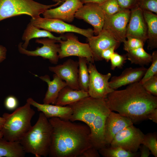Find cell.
Instances as JSON below:
<instances>
[{"instance_id": "6da1fadb", "label": "cell", "mask_w": 157, "mask_h": 157, "mask_svg": "<svg viewBox=\"0 0 157 157\" xmlns=\"http://www.w3.org/2000/svg\"><path fill=\"white\" fill-rule=\"evenodd\" d=\"M52 127L49 156L51 157H79L92 147L90 130L85 124L58 117L48 119Z\"/></svg>"}, {"instance_id": "7a4b0ae2", "label": "cell", "mask_w": 157, "mask_h": 157, "mask_svg": "<svg viewBox=\"0 0 157 157\" xmlns=\"http://www.w3.org/2000/svg\"><path fill=\"white\" fill-rule=\"evenodd\" d=\"M111 111L131 120L133 124L147 119L157 108V97L147 91L140 82L129 84L122 90H114L105 99Z\"/></svg>"}, {"instance_id": "3957f363", "label": "cell", "mask_w": 157, "mask_h": 157, "mask_svg": "<svg viewBox=\"0 0 157 157\" xmlns=\"http://www.w3.org/2000/svg\"><path fill=\"white\" fill-rule=\"evenodd\" d=\"M52 130L48 119L41 112L36 122L19 141L26 153L36 157H47L49 155Z\"/></svg>"}, {"instance_id": "277c9868", "label": "cell", "mask_w": 157, "mask_h": 157, "mask_svg": "<svg viewBox=\"0 0 157 157\" xmlns=\"http://www.w3.org/2000/svg\"><path fill=\"white\" fill-rule=\"evenodd\" d=\"M31 106L26 102L12 113L3 114L4 122L0 131L5 140L10 142L19 141L30 129L31 121L35 113Z\"/></svg>"}, {"instance_id": "5b68a950", "label": "cell", "mask_w": 157, "mask_h": 157, "mask_svg": "<svg viewBox=\"0 0 157 157\" xmlns=\"http://www.w3.org/2000/svg\"><path fill=\"white\" fill-rule=\"evenodd\" d=\"M44 4L33 0H0V21L13 17L26 15L32 18L40 16L46 10L61 4Z\"/></svg>"}, {"instance_id": "8992f818", "label": "cell", "mask_w": 157, "mask_h": 157, "mask_svg": "<svg viewBox=\"0 0 157 157\" xmlns=\"http://www.w3.org/2000/svg\"><path fill=\"white\" fill-rule=\"evenodd\" d=\"M30 22L37 28L57 33L63 34L64 33H74L81 35L87 38L94 34L93 29L91 28L83 29L74 25L56 19L42 17L40 16L31 18Z\"/></svg>"}, {"instance_id": "52a82bcc", "label": "cell", "mask_w": 157, "mask_h": 157, "mask_svg": "<svg viewBox=\"0 0 157 157\" xmlns=\"http://www.w3.org/2000/svg\"><path fill=\"white\" fill-rule=\"evenodd\" d=\"M64 35L65 39L58 42L60 45L58 52L59 58L77 56L86 58L88 63L94 62V56L88 43L80 42L78 37L72 33H67Z\"/></svg>"}, {"instance_id": "ba28073f", "label": "cell", "mask_w": 157, "mask_h": 157, "mask_svg": "<svg viewBox=\"0 0 157 157\" xmlns=\"http://www.w3.org/2000/svg\"><path fill=\"white\" fill-rule=\"evenodd\" d=\"M89 82L88 92L90 97L96 99H106L113 89L110 88L109 80L110 73L104 74L99 72L93 63H88Z\"/></svg>"}, {"instance_id": "9c48e42d", "label": "cell", "mask_w": 157, "mask_h": 157, "mask_svg": "<svg viewBox=\"0 0 157 157\" xmlns=\"http://www.w3.org/2000/svg\"><path fill=\"white\" fill-rule=\"evenodd\" d=\"M144 135L139 129L132 125L117 134L110 145L120 147L130 152H136L142 144Z\"/></svg>"}, {"instance_id": "30bf717a", "label": "cell", "mask_w": 157, "mask_h": 157, "mask_svg": "<svg viewBox=\"0 0 157 157\" xmlns=\"http://www.w3.org/2000/svg\"><path fill=\"white\" fill-rule=\"evenodd\" d=\"M36 43L42 44L41 47H38L33 51H29L23 48L22 46V43L20 42L18 45L19 52L28 56L42 57L45 59H48L50 62L54 64H56L58 61L59 57L58 52L60 49L59 44H56L58 42L56 40L45 38L41 39H36Z\"/></svg>"}, {"instance_id": "8fae6325", "label": "cell", "mask_w": 157, "mask_h": 157, "mask_svg": "<svg viewBox=\"0 0 157 157\" xmlns=\"http://www.w3.org/2000/svg\"><path fill=\"white\" fill-rule=\"evenodd\" d=\"M131 13L129 9H122L116 13L111 15H105L103 29L110 33L120 43L126 40L127 25Z\"/></svg>"}, {"instance_id": "7c38bea8", "label": "cell", "mask_w": 157, "mask_h": 157, "mask_svg": "<svg viewBox=\"0 0 157 157\" xmlns=\"http://www.w3.org/2000/svg\"><path fill=\"white\" fill-rule=\"evenodd\" d=\"M75 18L83 20L91 25L93 27L94 34L97 35L103 29L105 15L98 4L88 3L83 4L78 10Z\"/></svg>"}, {"instance_id": "4fadbf2b", "label": "cell", "mask_w": 157, "mask_h": 157, "mask_svg": "<svg viewBox=\"0 0 157 157\" xmlns=\"http://www.w3.org/2000/svg\"><path fill=\"white\" fill-rule=\"evenodd\" d=\"M111 111L106 101L99 110L96 119L90 129L92 146L98 150L106 147L104 136L105 127L107 118Z\"/></svg>"}, {"instance_id": "5bb4252c", "label": "cell", "mask_w": 157, "mask_h": 157, "mask_svg": "<svg viewBox=\"0 0 157 157\" xmlns=\"http://www.w3.org/2000/svg\"><path fill=\"white\" fill-rule=\"evenodd\" d=\"M49 69L64 81L68 87L74 90H80L78 81V61L69 59L62 64L49 66Z\"/></svg>"}, {"instance_id": "9a60e30c", "label": "cell", "mask_w": 157, "mask_h": 157, "mask_svg": "<svg viewBox=\"0 0 157 157\" xmlns=\"http://www.w3.org/2000/svg\"><path fill=\"white\" fill-rule=\"evenodd\" d=\"M83 4L80 0H64L59 6L47 9L42 14L44 18L56 19L70 23L74 20L76 12Z\"/></svg>"}, {"instance_id": "2e32d148", "label": "cell", "mask_w": 157, "mask_h": 157, "mask_svg": "<svg viewBox=\"0 0 157 157\" xmlns=\"http://www.w3.org/2000/svg\"><path fill=\"white\" fill-rule=\"evenodd\" d=\"M130 10V18L126 28V37L136 38L145 42L147 39V27L143 11L137 5Z\"/></svg>"}, {"instance_id": "e0dca14e", "label": "cell", "mask_w": 157, "mask_h": 157, "mask_svg": "<svg viewBox=\"0 0 157 157\" xmlns=\"http://www.w3.org/2000/svg\"><path fill=\"white\" fill-rule=\"evenodd\" d=\"M133 124L128 118L111 111L107 118L105 127L104 136L106 147L110 146L119 132Z\"/></svg>"}, {"instance_id": "ac0fdd59", "label": "cell", "mask_w": 157, "mask_h": 157, "mask_svg": "<svg viewBox=\"0 0 157 157\" xmlns=\"http://www.w3.org/2000/svg\"><path fill=\"white\" fill-rule=\"evenodd\" d=\"M88 44L92 53L94 60L103 59L101 57L102 51L113 46L119 47L120 43L106 30L103 29L96 36L87 38Z\"/></svg>"}, {"instance_id": "d6986e66", "label": "cell", "mask_w": 157, "mask_h": 157, "mask_svg": "<svg viewBox=\"0 0 157 157\" xmlns=\"http://www.w3.org/2000/svg\"><path fill=\"white\" fill-rule=\"evenodd\" d=\"M26 102L36 108L38 111L43 113L48 119L55 117L64 120H69L72 114V109L68 105L62 106L50 104H40L31 97L27 99Z\"/></svg>"}, {"instance_id": "ffe728a7", "label": "cell", "mask_w": 157, "mask_h": 157, "mask_svg": "<svg viewBox=\"0 0 157 157\" xmlns=\"http://www.w3.org/2000/svg\"><path fill=\"white\" fill-rule=\"evenodd\" d=\"M147 69L144 66L125 69L118 76H114L109 81L111 88L115 90L123 86L139 82L144 76Z\"/></svg>"}, {"instance_id": "44dd1931", "label": "cell", "mask_w": 157, "mask_h": 157, "mask_svg": "<svg viewBox=\"0 0 157 157\" xmlns=\"http://www.w3.org/2000/svg\"><path fill=\"white\" fill-rule=\"evenodd\" d=\"M37 76L48 85V89L43 100V103L54 104L60 91L67 85L66 82L55 74L52 80L47 75Z\"/></svg>"}, {"instance_id": "7402d4cb", "label": "cell", "mask_w": 157, "mask_h": 157, "mask_svg": "<svg viewBox=\"0 0 157 157\" xmlns=\"http://www.w3.org/2000/svg\"><path fill=\"white\" fill-rule=\"evenodd\" d=\"M90 97L88 92L73 89L67 85L60 92L55 105L65 106Z\"/></svg>"}, {"instance_id": "603a6c76", "label": "cell", "mask_w": 157, "mask_h": 157, "mask_svg": "<svg viewBox=\"0 0 157 157\" xmlns=\"http://www.w3.org/2000/svg\"><path fill=\"white\" fill-rule=\"evenodd\" d=\"M45 38L54 39L58 40V42L61 40L65 39L64 35L59 37H56L49 31L44 29L41 30L37 28L30 22L27 24L22 36V40L24 42L22 43V47L26 49L31 39Z\"/></svg>"}, {"instance_id": "cb8c5ba5", "label": "cell", "mask_w": 157, "mask_h": 157, "mask_svg": "<svg viewBox=\"0 0 157 157\" xmlns=\"http://www.w3.org/2000/svg\"><path fill=\"white\" fill-rule=\"evenodd\" d=\"M147 27V49L157 48V15L146 10H143Z\"/></svg>"}, {"instance_id": "d4e9b609", "label": "cell", "mask_w": 157, "mask_h": 157, "mask_svg": "<svg viewBox=\"0 0 157 157\" xmlns=\"http://www.w3.org/2000/svg\"><path fill=\"white\" fill-rule=\"evenodd\" d=\"M26 153L19 141L10 142L0 138V157H23Z\"/></svg>"}, {"instance_id": "484cf974", "label": "cell", "mask_w": 157, "mask_h": 157, "mask_svg": "<svg viewBox=\"0 0 157 157\" xmlns=\"http://www.w3.org/2000/svg\"><path fill=\"white\" fill-rule=\"evenodd\" d=\"M143 47L139 48L127 52L126 55L127 59L131 61V63L144 66L151 62V55L146 52Z\"/></svg>"}, {"instance_id": "4316f807", "label": "cell", "mask_w": 157, "mask_h": 157, "mask_svg": "<svg viewBox=\"0 0 157 157\" xmlns=\"http://www.w3.org/2000/svg\"><path fill=\"white\" fill-rule=\"evenodd\" d=\"M78 81L80 90L88 92L89 74L87 64L88 61L84 57H78Z\"/></svg>"}, {"instance_id": "83f0119b", "label": "cell", "mask_w": 157, "mask_h": 157, "mask_svg": "<svg viewBox=\"0 0 157 157\" xmlns=\"http://www.w3.org/2000/svg\"><path fill=\"white\" fill-rule=\"evenodd\" d=\"M100 154L104 157H136L140 156L138 152H131L120 147H106L98 150Z\"/></svg>"}, {"instance_id": "f1b7e54d", "label": "cell", "mask_w": 157, "mask_h": 157, "mask_svg": "<svg viewBox=\"0 0 157 157\" xmlns=\"http://www.w3.org/2000/svg\"><path fill=\"white\" fill-rule=\"evenodd\" d=\"M99 5L107 15L115 14L122 9L119 6L117 0H107Z\"/></svg>"}, {"instance_id": "f546056e", "label": "cell", "mask_w": 157, "mask_h": 157, "mask_svg": "<svg viewBox=\"0 0 157 157\" xmlns=\"http://www.w3.org/2000/svg\"><path fill=\"white\" fill-rule=\"evenodd\" d=\"M142 144L147 147L155 157H157V139L156 135L152 133L144 135Z\"/></svg>"}, {"instance_id": "4dcf8cb0", "label": "cell", "mask_w": 157, "mask_h": 157, "mask_svg": "<svg viewBox=\"0 0 157 157\" xmlns=\"http://www.w3.org/2000/svg\"><path fill=\"white\" fill-rule=\"evenodd\" d=\"M151 64L147 69L144 76L139 81L142 84L157 74V51H154L152 55Z\"/></svg>"}, {"instance_id": "1f68e13d", "label": "cell", "mask_w": 157, "mask_h": 157, "mask_svg": "<svg viewBox=\"0 0 157 157\" xmlns=\"http://www.w3.org/2000/svg\"><path fill=\"white\" fill-rule=\"evenodd\" d=\"M127 40L123 42L124 49L128 52L131 50L143 47L144 42L141 40L136 38L128 37Z\"/></svg>"}, {"instance_id": "d6a6232c", "label": "cell", "mask_w": 157, "mask_h": 157, "mask_svg": "<svg viewBox=\"0 0 157 157\" xmlns=\"http://www.w3.org/2000/svg\"><path fill=\"white\" fill-rule=\"evenodd\" d=\"M137 6L142 10L157 14V0H138Z\"/></svg>"}, {"instance_id": "836d02e7", "label": "cell", "mask_w": 157, "mask_h": 157, "mask_svg": "<svg viewBox=\"0 0 157 157\" xmlns=\"http://www.w3.org/2000/svg\"><path fill=\"white\" fill-rule=\"evenodd\" d=\"M144 89L151 94L157 95V74L147 80L142 84Z\"/></svg>"}, {"instance_id": "e575fe53", "label": "cell", "mask_w": 157, "mask_h": 157, "mask_svg": "<svg viewBox=\"0 0 157 157\" xmlns=\"http://www.w3.org/2000/svg\"><path fill=\"white\" fill-rule=\"evenodd\" d=\"M127 59L126 55H121L115 52L110 60L111 69L112 70H114L116 67L121 68Z\"/></svg>"}, {"instance_id": "d590c367", "label": "cell", "mask_w": 157, "mask_h": 157, "mask_svg": "<svg viewBox=\"0 0 157 157\" xmlns=\"http://www.w3.org/2000/svg\"><path fill=\"white\" fill-rule=\"evenodd\" d=\"M18 99L15 96L9 95L6 97L4 101V105L6 108L9 110H15L18 106Z\"/></svg>"}, {"instance_id": "8d00e7d4", "label": "cell", "mask_w": 157, "mask_h": 157, "mask_svg": "<svg viewBox=\"0 0 157 157\" xmlns=\"http://www.w3.org/2000/svg\"><path fill=\"white\" fill-rule=\"evenodd\" d=\"M120 7L122 9L131 10L137 5L138 0H117Z\"/></svg>"}, {"instance_id": "74e56055", "label": "cell", "mask_w": 157, "mask_h": 157, "mask_svg": "<svg viewBox=\"0 0 157 157\" xmlns=\"http://www.w3.org/2000/svg\"><path fill=\"white\" fill-rule=\"evenodd\" d=\"M99 154L97 149L91 147L83 151L79 157H99Z\"/></svg>"}, {"instance_id": "f35d334b", "label": "cell", "mask_w": 157, "mask_h": 157, "mask_svg": "<svg viewBox=\"0 0 157 157\" xmlns=\"http://www.w3.org/2000/svg\"><path fill=\"white\" fill-rule=\"evenodd\" d=\"M118 48L117 46H113L103 51L101 53V57L102 59H104L106 62L110 60L115 51Z\"/></svg>"}, {"instance_id": "ab89813d", "label": "cell", "mask_w": 157, "mask_h": 157, "mask_svg": "<svg viewBox=\"0 0 157 157\" xmlns=\"http://www.w3.org/2000/svg\"><path fill=\"white\" fill-rule=\"evenodd\" d=\"M140 157H148L149 156L151 153L149 149L147 147L142 144L141 147L140 146Z\"/></svg>"}, {"instance_id": "60d3db41", "label": "cell", "mask_w": 157, "mask_h": 157, "mask_svg": "<svg viewBox=\"0 0 157 157\" xmlns=\"http://www.w3.org/2000/svg\"><path fill=\"white\" fill-rule=\"evenodd\" d=\"M7 51L5 47L0 45V63L6 59Z\"/></svg>"}, {"instance_id": "b9f144b4", "label": "cell", "mask_w": 157, "mask_h": 157, "mask_svg": "<svg viewBox=\"0 0 157 157\" xmlns=\"http://www.w3.org/2000/svg\"><path fill=\"white\" fill-rule=\"evenodd\" d=\"M147 119L151 120L156 123H157V108L153 110L149 114Z\"/></svg>"}, {"instance_id": "7bdbcfd3", "label": "cell", "mask_w": 157, "mask_h": 157, "mask_svg": "<svg viewBox=\"0 0 157 157\" xmlns=\"http://www.w3.org/2000/svg\"><path fill=\"white\" fill-rule=\"evenodd\" d=\"M81 2L83 4L88 3H93L101 4L107 0H80Z\"/></svg>"}, {"instance_id": "ee69618b", "label": "cell", "mask_w": 157, "mask_h": 157, "mask_svg": "<svg viewBox=\"0 0 157 157\" xmlns=\"http://www.w3.org/2000/svg\"><path fill=\"white\" fill-rule=\"evenodd\" d=\"M4 119L3 117H0V131L1 129L4 124Z\"/></svg>"}, {"instance_id": "f6af8a7d", "label": "cell", "mask_w": 157, "mask_h": 157, "mask_svg": "<svg viewBox=\"0 0 157 157\" xmlns=\"http://www.w3.org/2000/svg\"><path fill=\"white\" fill-rule=\"evenodd\" d=\"M64 0H52V1L55 2H58L60 1H64Z\"/></svg>"}, {"instance_id": "bcb514c9", "label": "cell", "mask_w": 157, "mask_h": 157, "mask_svg": "<svg viewBox=\"0 0 157 157\" xmlns=\"http://www.w3.org/2000/svg\"><path fill=\"white\" fill-rule=\"evenodd\" d=\"M3 137V135L1 132L0 131V138H2Z\"/></svg>"}]
</instances>
